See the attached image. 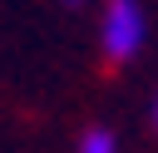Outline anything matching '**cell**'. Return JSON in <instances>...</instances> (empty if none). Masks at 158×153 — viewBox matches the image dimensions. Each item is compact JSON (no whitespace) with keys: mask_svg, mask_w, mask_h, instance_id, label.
<instances>
[{"mask_svg":"<svg viewBox=\"0 0 158 153\" xmlns=\"http://www.w3.org/2000/svg\"><path fill=\"white\" fill-rule=\"evenodd\" d=\"M143 5L138 0H109L104 5V25H99V39H104V59L109 64H128L143 44Z\"/></svg>","mask_w":158,"mask_h":153,"instance_id":"obj_1","label":"cell"},{"mask_svg":"<svg viewBox=\"0 0 158 153\" xmlns=\"http://www.w3.org/2000/svg\"><path fill=\"white\" fill-rule=\"evenodd\" d=\"M79 153H118V143H114L104 128H89V133L79 138Z\"/></svg>","mask_w":158,"mask_h":153,"instance_id":"obj_2","label":"cell"},{"mask_svg":"<svg viewBox=\"0 0 158 153\" xmlns=\"http://www.w3.org/2000/svg\"><path fill=\"white\" fill-rule=\"evenodd\" d=\"M153 128H158V94H153Z\"/></svg>","mask_w":158,"mask_h":153,"instance_id":"obj_3","label":"cell"},{"mask_svg":"<svg viewBox=\"0 0 158 153\" xmlns=\"http://www.w3.org/2000/svg\"><path fill=\"white\" fill-rule=\"evenodd\" d=\"M64 5H79V0H64Z\"/></svg>","mask_w":158,"mask_h":153,"instance_id":"obj_4","label":"cell"}]
</instances>
